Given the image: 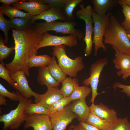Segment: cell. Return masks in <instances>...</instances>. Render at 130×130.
<instances>
[{"label":"cell","mask_w":130,"mask_h":130,"mask_svg":"<svg viewBox=\"0 0 130 130\" xmlns=\"http://www.w3.org/2000/svg\"><path fill=\"white\" fill-rule=\"evenodd\" d=\"M85 123L100 130H108L111 124L109 122L102 119L91 112Z\"/></svg>","instance_id":"cell-25"},{"label":"cell","mask_w":130,"mask_h":130,"mask_svg":"<svg viewBox=\"0 0 130 130\" xmlns=\"http://www.w3.org/2000/svg\"><path fill=\"white\" fill-rule=\"evenodd\" d=\"M108 62L107 58L105 57L99 59L92 64L90 69V76L83 81L84 85L91 86L92 95L90 102L92 103H94L96 97L100 94L97 92L99 78L104 67L108 64Z\"/></svg>","instance_id":"cell-8"},{"label":"cell","mask_w":130,"mask_h":130,"mask_svg":"<svg viewBox=\"0 0 130 130\" xmlns=\"http://www.w3.org/2000/svg\"><path fill=\"white\" fill-rule=\"evenodd\" d=\"M77 24V23L74 21L62 22L55 21L49 22L35 23L33 25L41 34L53 31L56 32L73 35L76 37L79 40H81L83 38L84 34L81 30L75 28Z\"/></svg>","instance_id":"cell-5"},{"label":"cell","mask_w":130,"mask_h":130,"mask_svg":"<svg viewBox=\"0 0 130 130\" xmlns=\"http://www.w3.org/2000/svg\"><path fill=\"white\" fill-rule=\"evenodd\" d=\"M68 130H86L85 128L79 123L77 125L72 124L69 127Z\"/></svg>","instance_id":"cell-39"},{"label":"cell","mask_w":130,"mask_h":130,"mask_svg":"<svg viewBox=\"0 0 130 130\" xmlns=\"http://www.w3.org/2000/svg\"><path fill=\"white\" fill-rule=\"evenodd\" d=\"M64 98L58 87H48L45 93L39 94L38 103L48 110L56 102Z\"/></svg>","instance_id":"cell-16"},{"label":"cell","mask_w":130,"mask_h":130,"mask_svg":"<svg viewBox=\"0 0 130 130\" xmlns=\"http://www.w3.org/2000/svg\"><path fill=\"white\" fill-rule=\"evenodd\" d=\"M70 105L72 111L77 115L80 122H85L90 112V107L87 105L85 99H77L72 101Z\"/></svg>","instance_id":"cell-18"},{"label":"cell","mask_w":130,"mask_h":130,"mask_svg":"<svg viewBox=\"0 0 130 130\" xmlns=\"http://www.w3.org/2000/svg\"><path fill=\"white\" fill-rule=\"evenodd\" d=\"M77 38L75 36L70 35L67 36H59L52 35L47 32L44 33L42 40L38 46L37 50L46 46H55L64 45L70 47L77 46Z\"/></svg>","instance_id":"cell-11"},{"label":"cell","mask_w":130,"mask_h":130,"mask_svg":"<svg viewBox=\"0 0 130 130\" xmlns=\"http://www.w3.org/2000/svg\"><path fill=\"white\" fill-rule=\"evenodd\" d=\"M11 23V29L22 31L28 29L33 25L31 20L22 18H16L10 20Z\"/></svg>","instance_id":"cell-28"},{"label":"cell","mask_w":130,"mask_h":130,"mask_svg":"<svg viewBox=\"0 0 130 130\" xmlns=\"http://www.w3.org/2000/svg\"><path fill=\"white\" fill-rule=\"evenodd\" d=\"M93 12L99 16H104L111 12L118 4L117 0H92Z\"/></svg>","instance_id":"cell-19"},{"label":"cell","mask_w":130,"mask_h":130,"mask_svg":"<svg viewBox=\"0 0 130 130\" xmlns=\"http://www.w3.org/2000/svg\"><path fill=\"white\" fill-rule=\"evenodd\" d=\"M112 47L115 52V58L113 60L115 67L120 70L117 74L119 77L122 76V78L125 81L130 76V55L120 53L115 48Z\"/></svg>","instance_id":"cell-13"},{"label":"cell","mask_w":130,"mask_h":130,"mask_svg":"<svg viewBox=\"0 0 130 130\" xmlns=\"http://www.w3.org/2000/svg\"><path fill=\"white\" fill-rule=\"evenodd\" d=\"M83 1V0H65L62 11L66 21H74L75 16L73 12L75 7Z\"/></svg>","instance_id":"cell-23"},{"label":"cell","mask_w":130,"mask_h":130,"mask_svg":"<svg viewBox=\"0 0 130 130\" xmlns=\"http://www.w3.org/2000/svg\"><path fill=\"white\" fill-rule=\"evenodd\" d=\"M112 87L114 89L117 87L122 89L121 92L125 93L129 98H130V85H124L120 82H116Z\"/></svg>","instance_id":"cell-38"},{"label":"cell","mask_w":130,"mask_h":130,"mask_svg":"<svg viewBox=\"0 0 130 130\" xmlns=\"http://www.w3.org/2000/svg\"><path fill=\"white\" fill-rule=\"evenodd\" d=\"M129 76H130V74H129Z\"/></svg>","instance_id":"cell-46"},{"label":"cell","mask_w":130,"mask_h":130,"mask_svg":"<svg viewBox=\"0 0 130 130\" xmlns=\"http://www.w3.org/2000/svg\"><path fill=\"white\" fill-rule=\"evenodd\" d=\"M37 82L41 85H46L47 88L58 87L60 84L51 75L47 66L39 68Z\"/></svg>","instance_id":"cell-20"},{"label":"cell","mask_w":130,"mask_h":130,"mask_svg":"<svg viewBox=\"0 0 130 130\" xmlns=\"http://www.w3.org/2000/svg\"><path fill=\"white\" fill-rule=\"evenodd\" d=\"M90 108V112L111 124L118 118L117 112L114 109H110L102 103L98 104L92 103Z\"/></svg>","instance_id":"cell-15"},{"label":"cell","mask_w":130,"mask_h":130,"mask_svg":"<svg viewBox=\"0 0 130 130\" xmlns=\"http://www.w3.org/2000/svg\"><path fill=\"white\" fill-rule=\"evenodd\" d=\"M112 15V13L110 12L104 16H101L93 11L92 17L94 25L92 41L93 43L94 44L95 56H97L98 50L100 48H102L104 52L106 51L107 50V48L103 42V38L109 18Z\"/></svg>","instance_id":"cell-6"},{"label":"cell","mask_w":130,"mask_h":130,"mask_svg":"<svg viewBox=\"0 0 130 130\" xmlns=\"http://www.w3.org/2000/svg\"><path fill=\"white\" fill-rule=\"evenodd\" d=\"M52 53L57 58L58 65L64 72L70 77H77L78 72L84 67L82 57L78 56L74 59L70 58L66 54L64 45L54 46Z\"/></svg>","instance_id":"cell-4"},{"label":"cell","mask_w":130,"mask_h":130,"mask_svg":"<svg viewBox=\"0 0 130 130\" xmlns=\"http://www.w3.org/2000/svg\"><path fill=\"white\" fill-rule=\"evenodd\" d=\"M122 6L125 19L121 24L127 30L130 29V6L126 4L123 5Z\"/></svg>","instance_id":"cell-35"},{"label":"cell","mask_w":130,"mask_h":130,"mask_svg":"<svg viewBox=\"0 0 130 130\" xmlns=\"http://www.w3.org/2000/svg\"><path fill=\"white\" fill-rule=\"evenodd\" d=\"M81 8L76 13V15L78 19L83 20L85 23V35L83 40L85 42L86 47L84 50L85 55L88 56L91 55L93 42L92 34L93 32L92 17L93 9L90 5L84 7L83 3L79 4Z\"/></svg>","instance_id":"cell-7"},{"label":"cell","mask_w":130,"mask_h":130,"mask_svg":"<svg viewBox=\"0 0 130 130\" xmlns=\"http://www.w3.org/2000/svg\"><path fill=\"white\" fill-rule=\"evenodd\" d=\"M26 114H37L49 115L50 113L48 110L45 108L39 103L34 104L30 103L26 107Z\"/></svg>","instance_id":"cell-29"},{"label":"cell","mask_w":130,"mask_h":130,"mask_svg":"<svg viewBox=\"0 0 130 130\" xmlns=\"http://www.w3.org/2000/svg\"><path fill=\"white\" fill-rule=\"evenodd\" d=\"M25 129L32 127L34 130H52L49 115L37 114L26 115Z\"/></svg>","instance_id":"cell-12"},{"label":"cell","mask_w":130,"mask_h":130,"mask_svg":"<svg viewBox=\"0 0 130 130\" xmlns=\"http://www.w3.org/2000/svg\"><path fill=\"white\" fill-rule=\"evenodd\" d=\"M72 78L66 77L61 82L62 86L59 91L64 98L69 97L75 88L79 86L78 79L75 77Z\"/></svg>","instance_id":"cell-22"},{"label":"cell","mask_w":130,"mask_h":130,"mask_svg":"<svg viewBox=\"0 0 130 130\" xmlns=\"http://www.w3.org/2000/svg\"><path fill=\"white\" fill-rule=\"evenodd\" d=\"M71 102L69 97H64L58 100L48 109L50 114L62 110Z\"/></svg>","instance_id":"cell-34"},{"label":"cell","mask_w":130,"mask_h":130,"mask_svg":"<svg viewBox=\"0 0 130 130\" xmlns=\"http://www.w3.org/2000/svg\"><path fill=\"white\" fill-rule=\"evenodd\" d=\"M11 30L14 40L15 54L11 62L5 64V67L10 72L22 71L26 76H29L28 60L31 56L37 54V48L43 39L44 33H39L33 24L25 30Z\"/></svg>","instance_id":"cell-1"},{"label":"cell","mask_w":130,"mask_h":130,"mask_svg":"<svg viewBox=\"0 0 130 130\" xmlns=\"http://www.w3.org/2000/svg\"><path fill=\"white\" fill-rule=\"evenodd\" d=\"M52 59L48 55H34L29 58L28 64L30 68L32 67L46 66L51 62Z\"/></svg>","instance_id":"cell-26"},{"label":"cell","mask_w":130,"mask_h":130,"mask_svg":"<svg viewBox=\"0 0 130 130\" xmlns=\"http://www.w3.org/2000/svg\"><path fill=\"white\" fill-rule=\"evenodd\" d=\"M11 78L17 83L16 89L18 91L21 95L24 97L30 99L33 96L35 98V103L40 101L39 94L33 91L29 86L28 82L24 72L18 71L10 73Z\"/></svg>","instance_id":"cell-10"},{"label":"cell","mask_w":130,"mask_h":130,"mask_svg":"<svg viewBox=\"0 0 130 130\" xmlns=\"http://www.w3.org/2000/svg\"><path fill=\"white\" fill-rule=\"evenodd\" d=\"M108 130H130V122L127 117L118 118L111 124Z\"/></svg>","instance_id":"cell-30"},{"label":"cell","mask_w":130,"mask_h":130,"mask_svg":"<svg viewBox=\"0 0 130 130\" xmlns=\"http://www.w3.org/2000/svg\"><path fill=\"white\" fill-rule=\"evenodd\" d=\"M80 123L86 130H100L94 127L87 124L85 122H80Z\"/></svg>","instance_id":"cell-40"},{"label":"cell","mask_w":130,"mask_h":130,"mask_svg":"<svg viewBox=\"0 0 130 130\" xmlns=\"http://www.w3.org/2000/svg\"><path fill=\"white\" fill-rule=\"evenodd\" d=\"M52 127V130H65L69 124L75 118L76 114L71 110L70 105L62 110L49 115Z\"/></svg>","instance_id":"cell-9"},{"label":"cell","mask_w":130,"mask_h":130,"mask_svg":"<svg viewBox=\"0 0 130 130\" xmlns=\"http://www.w3.org/2000/svg\"><path fill=\"white\" fill-rule=\"evenodd\" d=\"M118 4L121 5L126 4L130 6V0H117Z\"/></svg>","instance_id":"cell-42"},{"label":"cell","mask_w":130,"mask_h":130,"mask_svg":"<svg viewBox=\"0 0 130 130\" xmlns=\"http://www.w3.org/2000/svg\"><path fill=\"white\" fill-rule=\"evenodd\" d=\"M42 3L49 5L51 7L62 9L65 0H37Z\"/></svg>","instance_id":"cell-37"},{"label":"cell","mask_w":130,"mask_h":130,"mask_svg":"<svg viewBox=\"0 0 130 130\" xmlns=\"http://www.w3.org/2000/svg\"><path fill=\"white\" fill-rule=\"evenodd\" d=\"M3 62L0 64V77L6 80L11 86L16 89L17 87L16 83L13 80L10 76V72L6 68Z\"/></svg>","instance_id":"cell-33"},{"label":"cell","mask_w":130,"mask_h":130,"mask_svg":"<svg viewBox=\"0 0 130 130\" xmlns=\"http://www.w3.org/2000/svg\"><path fill=\"white\" fill-rule=\"evenodd\" d=\"M6 102L5 97L0 95V105H6Z\"/></svg>","instance_id":"cell-43"},{"label":"cell","mask_w":130,"mask_h":130,"mask_svg":"<svg viewBox=\"0 0 130 130\" xmlns=\"http://www.w3.org/2000/svg\"><path fill=\"white\" fill-rule=\"evenodd\" d=\"M39 19L44 20L47 22L57 20L66 21V19L62 9L53 7H51L49 9L42 12L38 15L32 16L31 21L33 24L36 20Z\"/></svg>","instance_id":"cell-17"},{"label":"cell","mask_w":130,"mask_h":130,"mask_svg":"<svg viewBox=\"0 0 130 130\" xmlns=\"http://www.w3.org/2000/svg\"><path fill=\"white\" fill-rule=\"evenodd\" d=\"M6 130H11L9 129H7Z\"/></svg>","instance_id":"cell-45"},{"label":"cell","mask_w":130,"mask_h":130,"mask_svg":"<svg viewBox=\"0 0 130 130\" xmlns=\"http://www.w3.org/2000/svg\"><path fill=\"white\" fill-rule=\"evenodd\" d=\"M22 0H0V2L7 5H10V4L17 3L21 1Z\"/></svg>","instance_id":"cell-41"},{"label":"cell","mask_w":130,"mask_h":130,"mask_svg":"<svg viewBox=\"0 0 130 130\" xmlns=\"http://www.w3.org/2000/svg\"><path fill=\"white\" fill-rule=\"evenodd\" d=\"M91 91V88L84 85L76 87L69 97L71 102L77 99H85Z\"/></svg>","instance_id":"cell-27"},{"label":"cell","mask_w":130,"mask_h":130,"mask_svg":"<svg viewBox=\"0 0 130 130\" xmlns=\"http://www.w3.org/2000/svg\"><path fill=\"white\" fill-rule=\"evenodd\" d=\"M104 37V44H110L120 53L130 55V40L126 30L114 15L109 18Z\"/></svg>","instance_id":"cell-2"},{"label":"cell","mask_w":130,"mask_h":130,"mask_svg":"<svg viewBox=\"0 0 130 130\" xmlns=\"http://www.w3.org/2000/svg\"><path fill=\"white\" fill-rule=\"evenodd\" d=\"M4 14L0 11V29L4 33L5 42L6 45L8 43L9 39L8 37V32L11 29V23L10 20H6L4 18Z\"/></svg>","instance_id":"cell-31"},{"label":"cell","mask_w":130,"mask_h":130,"mask_svg":"<svg viewBox=\"0 0 130 130\" xmlns=\"http://www.w3.org/2000/svg\"><path fill=\"white\" fill-rule=\"evenodd\" d=\"M0 36V61L1 62L9 56L10 54L14 50V46L8 47L6 46L4 39L1 34Z\"/></svg>","instance_id":"cell-32"},{"label":"cell","mask_w":130,"mask_h":130,"mask_svg":"<svg viewBox=\"0 0 130 130\" xmlns=\"http://www.w3.org/2000/svg\"><path fill=\"white\" fill-rule=\"evenodd\" d=\"M0 95L5 97H7L11 100L15 101H19L20 97L18 94L13 91L11 92L6 89L0 83Z\"/></svg>","instance_id":"cell-36"},{"label":"cell","mask_w":130,"mask_h":130,"mask_svg":"<svg viewBox=\"0 0 130 130\" xmlns=\"http://www.w3.org/2000/svg\"><path fill=\"white\" fill-rule=\"evenodd\" d=\"M0 11L11 20L17 17L31 20L32 16L28 13L23 12L18 8L3 4L0 7Z\"/></svg>","instance_id":"cell-21"},{"label":"cell","mask_w":130,"mask_h":130,"mask_svg":"<svg viewBox=\"0 0 130 130\" xmlns=\"http://www.w3.org/2000/svg\"><path fill=\"white\" fill-rule=\"evenodd\" d=\"M126 30L128 36L130 40V29Z\"/></svg>","instance_id":"cell-44"},{"label":"cell","mask_w":130,"mask_h":130,"mask_svg":"<svg viewBox=\"0 0 130 130\" xmlns=\"http://www.w3.org/2000/svg\"><path fill=\"white\" fill-rule=\"evenodd\" d=\"M47 66L51 75L59 83H61L67 77L66 75L57 64L55 56L52 57L51 62Z\"/></svg>","instance_id":"cell-24"},{"label":"cell","mask_w":130,"mask_h":130,"mask_svg":"<svg viewBox=\"0 0 130 130\" xmlns=\"http://www.w3.org/2000/svg\"><path fill=\"white\" fill-rule=\"evenodd\" d=\"M27 0H23L17 3L12 4L11 5L19 9L24 10L32 16L38 15L51 8L49 5L41 3L37 0H30L28 1H26Z\"/></svg>","instance_id":"cell-14"},{"label":"cell","mask_w":130,"mask_h":130,"mask_svg":"<svg viewBox=\"0 0 130 130\" xmlns=\"http://www.w3.org/2000/svg\"><path fill=\"white\" fill-rule=\"evenodd\" d=\"M17 92L20 98L17 107L9 113L0 116V122L4 124L3 130H6L7 129L17 130L25 121L26 108L32 100L31 99L26 98L22 96L19 91Z\"/></svg>","instance_id":"cell-3"}]
</instances>
